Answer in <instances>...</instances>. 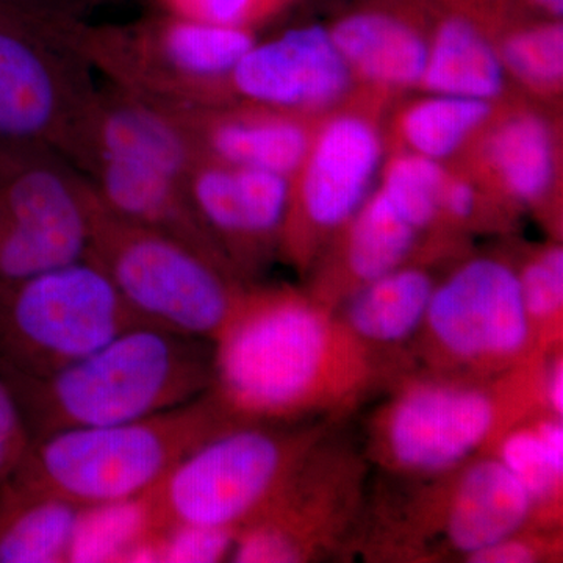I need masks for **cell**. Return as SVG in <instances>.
I'll return each mask as SVG.
<instances>
[{"label":"cell","mask_w":563,"mask_h":563,"mask_svg":"<svg viewBox=\"0 0 563 563\" xmlns=\"http://www.w3.org/2000/svg\"><path fill=\"white\" fill-rule=\"evenodd\" d=\"M211 344L210 395L239 422L346 412L387 366L312 292L244 288Z\"/></svg>","instance_id":"6da1fadb"},{"label":"cell","mask_w":563,"mask_h":563,"mask_svg":"<svg viewBox=\"0 0 563 563\" xmlns=\"http://www.w3.org/2000/svg\"><path fill=\"white\" fill-rule=\"evenodd\" d=\"M2 374L35 442L66 429L141 420L206 395L211 344L139 324L47 376Z\"/></svg>","instance_id":"7a4b0ae2"},{"label":"cell","mask_w":563,"mask_h":563,"mask_svg":"<svg viewBox=\"0 0 563 563\" xmlns=\"http://www.w3.org/2000/svg\"><path fill=\"white\" fill-rule=\"evenodd\" d=\"M543 358L495 377H407L377 410L372 454L384 468L435 477L492 453L507 429L544 409Z\"/></svg>","instance_id":"3957f363"},{"label":"cell","mask_w":563,"mask_h":563,"mask_svg":"<svg viewBox=\"0 0 563 563\" xmlns=\"http://www.w3.org/2000/svg\"><path fill=\"white\" fill-rule=\"evenodd\" d=\"M235 424L207 391L141 420L41 437L5 484L77 507L133 498L154 490L199 444Z\"/></svg>","instance_id":"277c9868"},{"label":"cell","mask_w":563,"mask_h":563,"mask_svg":"<svg viewBox=\"0 0 563 563\" xmlns=\"http://www.w3.org/2000/svg\"><path fill=\"white\" fill-rule=\"evenodd\" d=\"M87 206L85 257L107 274L131 312L152 328L211 342L246 285L187 244L114 213L88 180Z\"/></svg>","instance_id":"5b68a950"},{"label":"cell","mask_w":563,"mask_h":563,"mask_svg":"<svg viewBox=\"0 0 563 563\" xmlns=\"http://www.w3.org/2000/svg\"><path fill=\"white\" fill-rule=\"evenodd\" d=\"M49 24L111 85L163 106L228 102V80L254 46L247 27L169 16L133 27Z\"/></svg>","instance_id":"8992f818"},{"label":"cell","mask_w":563,"mask_h":563,"mask_svg":"<svg viewBox=\"0 0 563 563\" xmlns=\"http://www.w3.org/2000/svg\"><path fill=\"white\" fill-rule=\"evenodd\" d=\"M324 435L322 426L240 422L211 437L154 488L163 525L240 531L287 488Z\"/></svg>","instance_id":"52a82bcc"},{"label":"cell","mask_w":563,"mask_h":563,"mask_svg":"<svg viewBox=\"0 0 563 563\" xmlns=\"http://www.w3.org/2000/svg\"><path fill=\"white\" fill-rule=\"evenodd\" d=\"M143 324L90 258L0 288V372L43 377Z\"/></svg>","instance_id":"ba28073f"},{"label":"cell","mask_w":563,"mask_h":563,"mask_svg":"<svg viewBox=\"0 0 563 563\" xmlns=\"http://www.w3.org/2000/svg\"><path fill=\"white\" fill-rule=\"evenodd\" d=\"M417 340L432 373L476 379L547 354L526 314L517 269L495 257L472 258L437 282Z\"/></svg>","instance_id":"9c48e42d"},{"label":"cell","mask_w":563,"mask_h":563,"mask_svg":"<svg viewBox=\"0 0 563 563\" xmlns=\"http://www.w3.org/2000/svg\"><path fill=\"white\" fill-rule=\"evenodd\" d=\"M0 176V288L80 261L87 180L49 150H18Z\"/></svg>","instance_id":"30bf717a"},{"label":"cell","mask_w":563,"mask_h":563,"mask_svg":"<svg viewBox=\"0 0 563 563\" xmlns=\"http://www.w3.org/2000/svg\"><path fill=\"white\" fill-rule=\"evenodd\" d=\"M90 70L49 22L0 24V141L58 154L96 90Z\"/></svg>","instance_id":"8fae6325"},{"label":"cell","mask_w":563,"mask_h":563,"mask_svg":"<svg viewBox=\"0 0 563 563\" xmlns=\"http://www.w3.org/2000/svg\"><path fill=\"white\" fill-rule=\"evenodd\" d=\"M383 158V135L363 114H335L313 131L306 161L291 179L279 250L292 262L309 263L317 239L342 232L372 195Z\"/></svg>","instance_id":"7c38bea8"},{"label":"cell","mask_w":563,"mask_h":563,"mask_svg":"<svg viewBox=\"0 0 563 563\" xmlns=\"http://www.w3.org/2000/svg\"><path fill=\"white\" fill-rule=\"evenodd\" d=\"M357 457L314 446L268 509L236 532L231 562L299 563L318 558L343 536L357 510Z\"/></svg>","instance_id":"4fadbf2b"},{"label":"cell","mask_w":563,"mask_h":563,"mask_svg":"<svg viewBox=\"0 0 563 563\" xmlns=\"http://www.w3.org/2000/svg\"><path fill=\"white\" fill-rule=\"evenodd\" d=\"M185 188L203 229L240 280L280 247L290 177L201 157Z\"/></svg>","instance_id":"5bb4252c"},{"label":"cell","mask_w":563,"mask_h":563,"mask_svg":"<svg viewBox=\"0 0 563 563\" xmlns=\"http://www.w3.org/2000/svg\"><path fill=\"white\" fill-rule=\"evenodd\" d=\"M58 155L79 169L95 161L128 162L184 181L201 158L165 107L111 84L91 92Z\"/></svg>","instance_id":"9a60e30c"},{"label":"cell","mask_w":563,"mask_h":563,"mask_svg":"<svg viewBox=\"0 0 563 563\" xmlns=\"http://www.w3.org/2000/svg\"><path fill=\"white\" fill-rule=\"evenodd\" d=\"M435 479L415 509V523L466 562L537 523L531 496L492 453Z\"/></svg>","instance_id":"2e32d148"},{"label":"cell","mask_w":563,"mask_h":563,"mask_svg":"<svg viewBox=\"0 0 563 563\" xmlns=\"http://www.w3.org/2000/svg\"><path fill=\"white\" fill-rule=\"evenodd\" d=\"M352 81L331 31L306 25L265 43L255 41L233 68L228 96L288 113H310L342 101Z\"/></svg>","instance_id":"e0dca14e"},{"label":"cell","mask_w":563,"mask_h":563,"mask_svg":"<svg viewBox=\"0 0 563 563\" xmlns=\"http://www.w3.org/2000/svg\"><path fill=\"white\" fill-rule=\"evenodd\" d=\"M224 103L161 106L180 122L201 157L292 179L312 143L309 125L288 111L246 102L229 109Z\"/></svg>","instance_id":"ac0fdd59"},{"label":"cell","mask_w":563,"mask_h":563,"mask_svg":"<svg viewBox=\"0 0 563 563\" xmlns=\"http://www.w3.org/2000/svg\"><path fill=\"white\" fill-rule=\"evenodd\" d=\"M79 173L87 177L98 198L114 213L187 244L235 276L203 229L184 180L157 169L118 161H95Z\"/></svg>","instance_id":"d6986e66"},{"label":"cell","mask_w":563,"mask_h":563,"mask_svg":"<svg viewBox=\"0 0 563 563\" xmlns=\"http://www.w3.org/2000/svg\"><path fill=\"white\" fill-rule=\"evenodd\" d=\"M331 31L352 76L385 90L418 88L428 58V41L398 18L365 11L343 18Z\"/></svg>","instance_id":"ffe728a7"},{"label":"cell","mask_w":563,"mask_h":563,"mask_svg":"<svg viewBox=\"0 0 563 563\" xmlns=\"http://www.w3.org/2000/svg\"><path fill=\"white\" fill-rule=\"evenodd\" d=\"M435 285L431 273L406 263L352 291L339 314L373 350L398 347L420 335Z\"/></svg>","instance_id":"44dd1931"},{"label":"cell","mask_w":563,"mask_h":563,"mask_svg":"<svg viewBox=\"0 0 563 563\" xmlns=\"http://www.w3.org/2000/svg\"><path fill=\"white\" fill-rule=\"evenodd\" d=\"M498 46L473 21L446 18L428 43V58L420 81L431 95L462 96L496 102L506 88Z\"/></svg>","instance_id":"7402d4cb"},{"label":"cell","mask_w":563,"mask_h":563,"mask_svg":"<svg viewBox=\"0 0 563 563\" xmlns=\"http://www.w3.org/2000/svg\"><path fill=\"white\" fill-rule=\"evenodd\" d=\"M483 161L496 185L518 203L547 198L558 174L550 125L539 114H510L496 122L483 143Z\"/></svg>","instance_id":"603a6c76"},{"label":"cell","mask_w":563,"mask_h":563,"mask_svg":"<svg viewBox=\"0 0 563 563\" xmlns=\"http://www.w3.org/2000/svg\"><path fill=\"white\" fill-rule=\"evenodd\" d=\"M80 507L0 485V563H68Z\"/></svg>","instance_id":"cb8c5ba5"},{"label":"cell","mask_w":563,"mask_h":563,"mask_svg":"<svg viewBox=\"0 0 563 563\" xmlns=\"http://www.w3.org/2000/svg\"><path fill=\"white\" fill-rule=\"evenodd\" d=\"M492 454L531 496L537 525L550 528L561 509L563 485V421L540 410L503 433Z\"/></svg>","instance_id":"d4e9b609"},{"label":"cell","mask_w":563,"mask_h":563,"mask_svg":"<svg viewBox=\"0 0 563 563\" xmlns=\"http://www.w3.org/2000/svg\"><path fill=\"white\" fill-rule=\"evenodd\" d=\"M343 298L406 265L421 233L377 188L343 229Z\"/></svg>","instance_id":"484cf974"},{"label":"cell","mask_w":563,"mask_h":563,"mask_svg":"<svg viewBox=\"0 0 563 563\" xmlns=\"http://www.w3.org/2000/svg\"><path fill=\"white\" fill-rule=\"evenodd\" d=\"M163 526L154 490L80 507L68 563H125L129 554Z\"/></svg>","instance_id":"4316f807"},{"label":"cell","mask_w":563,"mask_h":563,"mask_svg":"<svg viewBox=\"0 0 563 563\" xmlns=\"http://www.w3.org/2000/svg\"><path fill=\"white\" fill-rule=\"evenodd\" d=\"M493 114L495 102L429 92L404 109L398 132L406 151L443 163L487 128Z\"/></svg>","instance_id":"83f0119b"},{"label":"cell","mask_w":563,"mask_h":563,"mask_svg":"<svg viewBox=\"0 0 563 563\" xmlns=\"http://www.w3.org/2000/svg\"><path fill=\"white\" fill-rule=\"evenodd\" d=\"M448 176L443 163L404 151L380 169L379 190L418 232L424 233L442 218Z\"/></svg>","instance_id":"f1b7e54d"},{"label":"cell","mask_w":563,"mask_h":563,"mask_svg":"<svg viewBox=\"0 0 563 563\" xmlns=\"http://www.w3.org/2000/svg\"><path fill=\"white\" fill-rule=\"evenodd\" d=\"M507 76L529 90L555 92L563 80V29L551 21L509 33L498 46Z\"/></svg>","instance_id":"f546056e"},{"label":"cell","mask_w":563,"mask_h":563,"mask_svg":"<svg viewBox=\"0 0 563 563\" xmlns=\"http://www.w3.org/2000/svg\"><path fill=\"white\" fill-rule=\"evenodd\" d=\"M521 299L537 342L544 352L558 347L562 335L563 251L548 246L517 269Z\"/></svg>","instance_id":"4dcf8cb0"},{"label":"cell","mask_w":563,"mask_h":563,"mask_svg":"<svg viewBox=\"0 0 563 563\" xmlns=\"http://www.w3.org/2000/svg\"><path fill=\"white\" fill-rule=\"evenodd\" d=\"M236 532L201 525H165L161 532V563L231 562Z\"/></svg>","instance_id":"1f68e13d"},{"label":"cell","mask_w":563,"mask_h":563,"mask_svg":"<svg viewBox=\"0 0 563 563\" xmlns=\"http://www.w3.org/2000/svg\"><path fill=\"white\" fill-rule=\"evenodd\" d=\"M33 443L21 404L9 379L0 372V485L21 468Z\"/></svg>","instance_id":"d6a6232c"},{"label":"cell","mask_w":563,"mask_h":563,"mask_svg":"<svg viewBox=\"0 0 563 563\" xmlns=\"http://www.w3.org/2000/svg\"><path fill=\"white\" fill-rule=\"evenodd\" d=\"M169 13L211 24L247 27L261 11L262 0H162Z\"/></svg>","instance_id":"836d02e7"},{"label":"cell","mask_w":563,"mask_h":563,"mask_svg":"<svg viewBox=\"0 0 563 563\" xmlns=\"http://www.w3.org/2000/svg\"><path fill=\"white\" fill-rule=\"evenodd\" d=\"M555 540L540 532L525 531L507 537L487 550L473 555L472 563H532L554 555Z\"/></svg>","instance_id":"e575fe53"},{"label":"cell","mask_w":563,"mask_h":563,"mask_svg":"<svg viewBox=\"0 0 563 563\" xmlns=\"http://www.w3.org/2000/svg\"><path fill=\"white\" fill-rule=\"evenodd\" d=\"M477 209V190L473 181L463 177L448 176L442 198V218L453 222L472 220Z\"/></svg>","instance_id":"d590c367"},{"label":"cell","mask_w":563,"mask_h":563,"mask_svg":"<svg viewBox=\"0 0 563 563\" xmlns=\"http://www.w3.org/2000/svg\"><path fill=\"white\" fill-rule=\"evenodd\" d=\"M553 355L550 351L544 354L542 368V396L547 412L562 418L563 415V361L558 347H554Z\"/></svg>","instance_id":"8d00e7d4"},{"label":"cell","mask_w":563,"mask_h":563,"mask_svg":"<svg viewBox=\"0 0 563 563\" xmlns=\"http://www.w3.org/2000/svg\"><path fill=\"white\" fill-rule=\"evenodd\" d=\"M533 5L539 7L544 13L551 14L554 20H561L563 14V0H531Z\"/></svg>","instance_id":"74e56055"}]
</instances>
